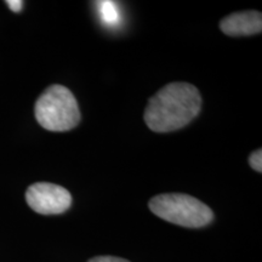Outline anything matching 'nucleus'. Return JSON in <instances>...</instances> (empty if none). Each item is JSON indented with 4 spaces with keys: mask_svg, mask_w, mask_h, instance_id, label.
Masks as SVG:
<instances>
[{
    "mask_svg": "<svg viewBox=\"0 0 262 262\" xmlns=\"http://www.w3.org/2000/svg\"><path fill=\"white\" fill-rule=\"evenodd\" d=\"M201 106V94L194 85L170 83L149 98L145 122L155 133H171L191 123L199 114Z\"/></svg>",
    "mask_w": 262,
    "mask_h": 262,
    "instance_id": "f257e3e1",
    "label": "nucleus"
},
{
    "mask_svg": "<svg viewBox=\"0 0 262 262\" xmlns=\"http://www.w3.org/2000/svg\"><path fill=\"white\" fill-rule=\"evenodd\" d=\"M38 123L49 131L61 133L80 122V111L74 95L63 85H51L40 95L34 107Z\"/></svg>",
    "mask_w": 262,
    "mask_h": 262,
    "instance_id": "f03ea898",
    "label": "nucleus"
},
{
    "mask_svg": "<svg viewBox=\"0 0 262 262\" xmlns=\"http://www.w3.org/2000/svg\"><path fill=\"white\" fill-rule=\"evenodd\" d=\"M148 206L158 217L182 227H204L214 219V214L208 205L194 196L182 193L156 195L150 199Z\"/></svg>",
    "mask_w": 262,
    "mask_h": 262,
    "instance_id": "7ed1b4c3",
    "label": "nucleus"
},
{
    "mask_svg": "<svg viewBox=\"0 0 262 262\" xmlns=\"http://www.w3.org/2000/svg\"><path fill=\"white\" fill-rule=\"evenodd\" d=\"M88 262H130L122 257H116V256H96L90 258Z\"/></svg>",
    "mask_w": 262,
    "mask_h": 262,
    "instance_id": "6e6552de",
    "label": "nucleus"
},
{
    "mask_svg": "<svg viewBox=\"0 0 262 262\" xmlns=\"http://www.w3.org/2000/svg\"><path fill=\"white\" fill-rule=\"evenodd\" d=\"M249 164L255 171L262 172V150L256 149L249 157Z\"/></svg>",
    "mask_w": 262,
    "mask_h": 262,
    "instance_id": "0eeeda50",
    "label": "nucleus"
},
{
    "mask_svg": "<svg viewBox=\"0 0 262 262\" xmlns=\"http://www.w3.org/2000/svg\"><path fill=\"white\" fill-rule=\"evenodd\" d=\"M26 201L38 214L56 215L70 209L72 195L67 189L55 183L37 182L28 187Z\"/></svg>",
    "mask_w": 262,
    "mask_h": 262,
    "instance_id": "20e7f679",
    "label": "nucleus"
},
{
    "mask_svg": "<svg viewBox=\"0 0 262 262\" xmlns=\"http://www.w3.org/2000/svg\"><path fill=\"white\" fill-rule=\"evenodd\" d=\"M220 28L231 37H245L261 33L262 15L257 11H243L228 15L220 22Z\"/></svg>",
    "mask_w": 262,
    "mask_h": 262,
    "instance_id": "39448f33",
    "label": "nucleus"
},
{
    "mask_svg": "<svg viewBox=\"0 0 262 262\" xmlns=\"http://www.w3.org/2000/svg\"><path fill=\"white\" fill-rule=\"evenodd\" d=\"M97 6L98 15H100L101 22L107 27H116L122 22L120 16V9L116 2L111 0H102V2L95 3Z\"/></svg>",
    "mask_w": 262,
    "mask_h": 262,
    "instance_id": "423d86ee",
    "label": "nucleus"
},
{
    "mask_svg": "<svg viewBox=\"0 0 262 262\" xmlns=\"http://www.w3.org/2000/svg\"><path fill=\"white\" fill-rule=\"evenodd\" d=\"M5 4L14 12H19L24 8V2H21V0H6Z\"/></svg>",
    "mask_w": 262,
    "mask_h": 262,
    "instance_id": "1a4fd4ad",
    "label": "nucleus"
}]
</instances>
